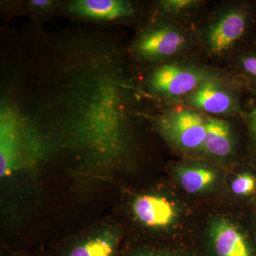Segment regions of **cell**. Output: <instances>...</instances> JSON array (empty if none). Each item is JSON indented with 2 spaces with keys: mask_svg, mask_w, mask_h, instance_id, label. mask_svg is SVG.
<instances>
[{
  "mask_svg": "<svg viewBox=\"0 0 256 256\" xmlns=\"http://www.w3.org/2000/svg\"><path fill=\"white\" fill-rule=\"evenodd\" d=\"M198 256H256V236L232 220L217 217L208 224Z\"/></svg>",
  "mask_w": 256,
  "mask_h": 256,
  "instance_id": "obj_6",
  "label": "cell"
},
{
  "mask_svg": "<svg viewBox=\"0 0 256 256\" xmlns=\"http://www.w3.org/2000/svg\"><path fill=\"white\" fill-rule=\"evenodd\" d=\"M20 136L16 116L3 109L0 118V176L4 178L20 166Z\"/></svg>",
  "mask_w": 256,
  "mask_h": 256,
  "instance_id": "obj_9",
  "label": "cell"
},
{
  "mask_svg": "<svg viewBox=\"0 0 256 256\" xmlns=\"http://www.w3.org/2000/svg\"><path fill=\"white\" fill-rule=\"evenodd\" d=\"M206 114L180 105H166L156 114L154 126L174 150L186 156H202L206 137Z\"/></svg>",
  "mask_w": 256,
  "mask_h": 256,
  "instance_id": "obj_4",
  "label": "cell"
},
{
  "mask_svg": "<svg viewBox=\"0 0 256 256\" xmlns=\"http://www.w3.org/2000/svg\"><path fill=\"white\" fill-rule=\"evenodd\" d=\"M120 234L108 228L74 244L62 256H118Z\"/></svg>",
  "mask_w": 256,
  "mask_h": 256,
  "instance_id": "obj_13",
  "label": "cell"
},
{
  "mask_svg": "<svg viewBox=\"0 0 256 256\" xmlns=\"http://www.w3.org/2000/svg\"><path fill=\"white\" fill-rule=\"evenodd\" d=\"M173 174L180 186L188 193L198 194L210 191L218 182V173L210 165L184 163L174 166Z\"/></svg>",
  "mask_w": 256,
  "mask_h": 256,
  "instance_id": "obj_11",
  "label": "cell"
},
{
  "mask_svg": "<svg viewBox=\"0 0 256 256\" xmlns=\"http://www.w3.org/2000/svg\"><path fill=\"white\" fill-rule=\"evenodd\" d=\"M197 58L224 69L256 38V0H224L210 6L193 28Z\"/></svg>",
  "mask_w": 256,
  "mask_h": 256,
  "instance_id": "obj_1",
  "label": "cell"
},
{
  "mask_svg": "<svg viewBox=\"0 0 256 256\" xmlns=\"http://www.w3.org/2000/svg\"><path fill=\"white\" fill-rule=\"evenodd\" d=\"M207 0H160L154 4L156 16L193 28L210 8Z\"/></svg>",
  "mask_w": 256,
  "mask_h": 256,
  "instance_id": "obj_12",
  "label": "cell"
},
{
  "mask_svg": "<svg viewBox=\"0 0 256 256\" xmlns=\"http://www.w3.org/2000/svg\"><path fill=\"white\" fill-rule=\"evenodd\" d=\"M245 94L247 90L235 77L214 78L203 82L176 105L212 117L240 118L245 109Z\"/></svg>",
  "mask_w": 256,
  "mask_h": 256,
  "instance_id": "obj_5",
  "label": "cell"
},
{
  "mask_svg": "<svg viewBox=\"0 0 256 256\" xmlns=\"http://www.w3.org/2000/svg\"><path fill=\"white\" fill-rule=\"evenodd\" d=\"M140 32L132 45V53L142 62L154 64L182 58H197L193 28L156 16Z\"/></svg>",
  "mask_w": 256,
  "mask_h": 256,
  "instance_id": "obj_3",
  "label": "cell"
},
{
  "mask_svg": "<svg viewBox=\"0 0 256 256\" xmlns=\"http://www.w3.org/2000/svg\"><path fill=\"white\" fill-rule=\"evenodd\" d=\"M224 70L240 82L247 92H256V46L244 50Z\"/></svg>",
  "mask_w": 256,
  "mask_h": 256,
  "instance_id": "obj_14",
  "label": "cell"
},
{
  "mask_svg": "<svg viewBox=\"0 0 256 256\" xmlns=\"http://www.w3.org/2000/svg\"><path fill=\"white\" fill-rule=\"evenodd\" d=\"M133 214L141 224L149 228L165 229L176 223L178 210L176 204L161 195L146 194L132 202Z\"/></svg>",
  "mask_w": 256,
  "mask_h": 256,
  "instance_id": "obj_7",
  "label": "cell"
},
{
  "mask_svg": "<svg viewBox=\"0 0 256 256\" xmlns=\"http://www.w3.org/2000/svg\"><path fill=\"white\" fill-rule=\"evenodd\" d=\"M254 46H256V38L255 44H254Z\"/></svg>",
  "mask_w": 256,
  "mask_h": 256,
  "instance_id": "obj_19",
  "label": "cell"
},
{
  "mask_svg": "<svg viewBox=\"0 0 256 256\" xmlns=\"http://www.w3.org/2000/svg\"><path fill=\"white\" fill-rule=\"evenodd\" d=\"M32 4L34 6H40V8H45L50 4V2L48 0H33L31 2Z\"/></svg>",
  "mask_w": 256,
  "mask_h": 256,
  "instance_id": "obj_18",
  "label": "cell"
},
{
  "mask_svg": "<svg viewBox=\"0 0 256 256\" xmlns=\"http://www.w3.org/2000/svg\"><path fill=\"white\" fill-rule=\"evenodd\" d=\"M229 76H233L197 58H182L154 66L146 85L164 106L176 105L206 80Z\"/></svg>",
  "mask_w": 256,
  "mask_h": 256,
  "instance_id": "obj_2",
  "label": "cell"
},
{
  "mask_svg": "<svg viewBox=\"0 0 256 256\" xmlns=\"http://www.w3.org/2000/svg\"><path fill=\"white\" fill-rule=\"evenodd\" d=\"M234 194L244 198H250L256 195V173L246 170L240 172L232 182Z\"/></svg>",
  "mask_w": 256,
  "mask_h": 256,
  "instance_id": "obj_15",
  "label": "cell"
},
{
  "mask_svg": "<svg viewBox=\"0 0 256 256\" xmlns=\"http://www.w3.org/2000/svg\"><path fill=\"white\" fill-rule=\"evenodd\" d=\"M122 256H196L194 252H190L172 248H156L140 246L133 248L124 252Z\"/></svg>",
  "mask_w": 256,
  "mask_h": 256,
  "instance_id": "obj_16",
  "label": "cell"
},
{
  "mask_svg": "<svg viewBox=\"0 0 256 256\" xmlns=\"http://www.w3.org/2000/svg\"><path fill=\"white\" fill-rule=\"evenodd\" d=\"M206 129L202 156L222 162L234 158L237 153V138L230 122L206 116Z\"/></svg>",
  "mask_w": 256,
  "mask_h": 256,
  "instance_id": "obj_8",
  "label": "cell"
},
{
  "mask_svg": "<svg viewBox=\"0 0 256 256\" xmlns=\"http://www.w3.org/2000/svg\"><path fill=\"white\" fill-rule=\"evenodd\" d=\"M250 96L248 106H245L242 118L246 126L250 136L252 152L256 156V92H248Z\"/></svg>",
  "mask_w": 256,
  "mask_h": 256,
  "instance_id": "obj_17",
  "label": "cell"
},
{
  "mask_svg": "<svg viewBox=\"0 0 256 256\" xmlns=\"http://www.w3.org/2000/svg\"><path fill=\"white\" fill-rule=\"evenodd\" d=\"M68 9L74 14L98 20L130 18L138 12L136 4L121 0H78Z\"/></svg>",
  "mask_w": 256,
  "mask_h": 256,
  "instance_id": "obj_10",
  "label": "cell"
}]
</instances>
